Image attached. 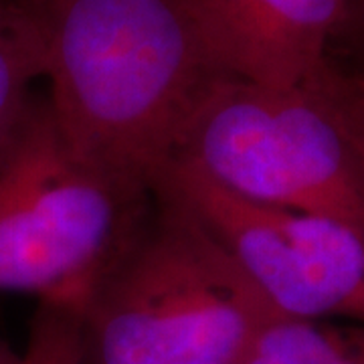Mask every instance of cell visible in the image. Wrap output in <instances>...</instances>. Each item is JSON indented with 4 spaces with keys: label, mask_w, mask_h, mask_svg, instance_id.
<instances>
[{
    "label": "cell",
    "mask_w": 364,
    "mask_h": 364,
    "mask_svg": "<svg viewBox=\"0 0 364 364\" xmlns=\"http://www.w3.org/2000/svg\"><path fill=\"white\" fill-rule=\"evenodd\" d=\"M47 102L95 166L154 188L196 112L227 75L182 0H43Z\"/></svg>",
    "instance_id": "6da1fadb"
},
{
    "label": "cell",
    "mask_w": 364,
    "mask_h": 364,
    "mask_svg": "<svg viewBox=\"0 0 364 364\" xmlns=\"http://www.w3.org/2000/svg\"><path fill=\"white\" fill-rule=\"evenodd\" d=\"M275 318L205 225L154 188L81 312L83 364H239Z\"/></svg>",
    "instance_id": "7a4b0ae2"
},
{
    "label": "cell",
    "mask_w": 364,
    "mask_h": 364,
    "mask_svg": "<svg viewBox=\"0 0 364 364\" xmlns=\"http://www.w3.org/2000/svg\"><path fill=\"white\" fill-rule=\"evenodd\" d=\"M152 198L81 156L35 93L0 148V291L81 318Z\"/></svg>",
    "instance_id": "3957f363"
},
{
    "label": "cell",
    "mask_w": 364,
    "mask_h": 364,
    "mask_svg": "<svg viewBox=\"0 0 364 364\" xmlns=\"http://www.w3.org/2000/svg\"><path fill=\"white\" fill-rule=\"evenodd\" d=\"M332 73L334 65L291 90L221 79L174 160L241 198L330 217L364 235V152L340 116Z\"/></svg>",
    "instance_id": "277c9868"
},
{
    "label": "cell",
    "mask_w": 364,
    "mask_h": 364,
    "mask_svg": "<svg viewBox=\"0 0 364 364\" xmlns=\"http://www.w3.org/2000/svg\"><path fill=\"white\" fill-rule=\"evenodd\" d=\"M154 188L205 225L275 316L364 324V235L354 227L241 198L176 160Z\"/></svg>",
    "instance_id": "5b68a950"
},
{
    "label": "cell",
    "mask_w": 364,
    "mask_h": 364,
    "mask_svg": "<svg viewBox=\"0 0 364 364\" xmlns=\"http://www.w3.org/2000/svg\"><path fill=\"white\" fill-rule=\"evenodd\" d=\"M210 61L227 77L291 90L328 67L352 0H182Z\"/></svg>",
    "instance_id": "8992f818"
},
{
    "label": "cell",
    "mask_w": 364,
    "mask_h": 364,
    "mask_svg": "<svg viewBox=\"0 0 364 364\" xmlns=\"http://www.w3.org/2000/svg\"><path fill=\"white\" fill-rule=\"evenodd\" d=\"M47 59L43 0H0V148L33 100V85L47 75Z\"/></svg>",
    "instance_id": "52a82bcc"
},
{
    "label": "cell",
    "mask_w": 364,
    "mask_h": 364,
    "mask_svg": "<svg viewBox=\"0 0 364 364\" xmlns=\"http://www.w3.org/2000/svg\"><path fill=\"white\" fill-rule=\"evenodd\" d=\"M239 364H364V324L275 318Z\"/></svg>",
    "instance_id": "ba28073f"
},
{
    "label": "cell",
    "mask_w": 364,
    "mask_h": 364,
    "mask_svg": "<svg viewBox=\"0 0 364 364\" xmlns=\"http://www.w3.org/2000/svg\"><path fill=\"white\" fill-rule=\"evenodd\" d=\"M23 364H83V336L77 314L39 306L28 330Z\"/></svg>",
    "instance_id": "9c48e42d"
},
{
    "label": "cell",
    "mask_w": 364,
    "mask_h": 364,
    "mask_svg": "<svg viewBox=\"0 0 364 364\" xmlns=\"http://www.w3.org/2000/svg\"><path fill=\"white\" fill-rule=\"evenodd\" d=\"M332 95L346 128L364 152V85L334 67Z\"/></svg>",
    "instance_id": "30bf717a"
},
{
    "label": "cell",
    "mask_w": 364,
    "mask_h": 364,
    "mask_svg": "<svg viewBox=\"0 0 364 364\" xmlns=\"http://www.w3.org/2000/svg\"><path fill=\"white\" fill-rule=\"evenodd\" d=\"M0 364H23V354L0 338Z\"/></svg>",
    "instance_id": "8fae6325"
},
{
    "label": "cell",
    "mask_w": 364,
    "mask_h": 364,
    "mask_svg": "<svg viewBox=\"0 0 364 364\" xmlns=\"http://www.w3.org/2000/svg\"><path fill=\"white\" fill-rule=\"evenodd\" d=\"M348 21L356 23V26L364 33V0H352Z\"/></svg>",
    "instance_id": "7c38bea8"
},
{
    "label": "cell",
    "mask_w": 364,
    "mask_h": 364,
    "mask_svg": "<svg viewBox=\"0 0 364 364\" xmlns=\"http://www.w3.org/2000/svg\"><path fill=\"white\" fill-rule=\"evenodd\" d=\"M352 77L356 79V81H358L360 85H364V67H363V69H360V71H358V73H354Z\"/></svg>",
    "instance_id": "4fadbf2b"
}]
</instances>
